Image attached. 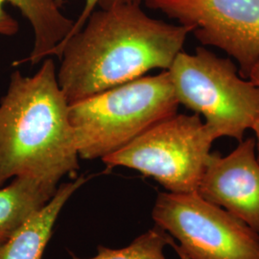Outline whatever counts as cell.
<instances>
[{
    "mask_svg": "<svg viewBox=\"0 0 259 259\" xmlns=\"http://www.w3.org/2000/svg\"><path fill=\"white\" fill-rule=\"evenodd\" d=\"M189 28L148 16L141 5L95 9L83 27L56 48L58 83L69 104L144 76L168 70Z\"/></svg>",
    "mask_w": 259,
    "mask_h": 259,
    "instance_id": "6da1fadb",
    "label": "cell"
},
{
    "mask_svg": "<svg viewBox=\"0 0 259 259\" xmlns=\"http://www.w3.org/2000/svg\"><path fill=\"white\" fill-rule=\"evenodd\" d=\"M85 182L87 179L82 176L58 186L50 201L0 246V259H41L58 216L69 198Z\"/></svg>",
    "mask_w": 259,
    "mask_h": 259,
    "instance_id": "30bf717a",
    "label": "cell"
},
{
    "mask_svg": "<svg viewBox=\"0 0 259 259\" xmlns=\"http://www.w3.org/2000/svg\"><path fill=\"white\" fill-rule=\"evenodd\" d=\"M250 130L253 131L255 136V143H256V150H257V160L259 161V115L257 118L254 120Z\"/></svg>",
    "mask_w": 259,
    "mask_h": 259,
    "instance_id": "9a60e30c",
    "label": "cell"
},
{
    "mask_svg": "<svg viewBox=\"0 0 259 259\" xmlns=\"http://www.w3.org/2000/svg\"><path fill=\"white\" fill-rule=\"evenodd\" d=\"M57 1H58V3L60 5H62L65 0H57ZM142 1L143 0H84V6H83L82 13L78 17V19L75 20L74 25H73V27L71 29L70 34L67 36V37L65 38L62 44H64L66 39H68L71 36H73L76 32H78L81 28L83 27V25L84 24V22L87 21V19H89V17L92 15L93 11L97 9L98 7L99 8H108V7H111V6L127 5V4L142 5ZM61 45H59V46H61Z\"/></svg>",
    "mask_w": 259,
    "mask_h": 259,
    "instance_id": "4fadbf2b",
    "label": "cell"
},
{
    "mask_svg": "<svg viewBox=\"0 0 259 259\" xmlns=\"http://www.w3.org/2000/svg\"><path fill=\"white\" fill-rule=\"evenodd\" d=\"M9 3L19 10L29 21L34 35L33 48L28 58L19 63L37 65L52 55L56 47L70 34L75 20L61 10L57 0H0V35L14 36L19 31L18 22L4 10Z\"/></svg>",
    "mask_w": 259,
    "mask_h": 259,
    "instance_id": "9c48e42d",
    "label": "cell"
},
{
    "mask_svg": "<svg viewBox=\"0 0 259 259\" xmlns=\"http://www.w3.org/2000/svg\"><path fill=\"white\" fill-rule=\"evenodd\" d=\"M169 245L174 249V250H176L177 253H178V255L180 256V258L181 259H189L186 255H185V253L182 251V250L179 249V247H178V245H177L176 243L173 241V239L171 238V240L169 242Z\"/></svg>",
    "mask_w": 259,
    "mask_h": 259,
    "instance_id": "2e32d148",
    "label": "cell"
},
{
    "mask_svg": "<svg viewBox=\"0 0 259 259\" xmlns=\"http://www.w3.org/2000/svg\"><path fill=\"white\" fill-rule=\"evenodd\" d=\"M168 72L180 105L203 115L215 139L243 140L259 115V87L241 77L232 59L199 47L181 51Z\"/></svg>",
    "mask_w": 259,
    "mask_h": 259,
    "instance_id": "277c9868",
    "label": "cell"
},
{
    "mask_svg": "<svg viewBox=\"0 0 259 259\" xmlns=\"http://www.w3.org/2000/svg\"><path fill=\"white\" fill-rule=\"evenodd\" d=\"M248 79L259 87V60L255 63V65L252 66Z\"/></svg>",
    "mask_w": 259,
    "mask_h": 259,
    "instance_id": "5bb4252c",
    "label": "cell"
},
{
    "mask_svg": "<svg viewBox=\"0 0 259 259\" xmlns=\"http://www.w3.org/2000/svg\"><path fill=\"white\" fill-rule=\"evenodd\" d=\"M79 158L53 59L33 76L13 72L0 100V187L18 177L58 186L78 170Z\"/></svg>",
    "mask_w": 259,
    "mask_h": 259,
    "instance_id": "7a4b0ae2",
    "label": "cell"
},
{
    "mask_svg": "<svg viewBox=\"0 0 259 259\" xmlns=\"http://www.w3.org/2000/svg\"><path fill=\"white\" fill-rule=\"evenodd\" d=\"M254 138L226 157L211 154L197 193L232 213L259 234V161Z\"/></svg>",
    "mask_w": 259,
    "mask_h": 259,
    "instance_id": "ba28073f",
    "label": "cell"
},
{
    "mask_svg": "<svg viewBox=\"0 0 259 259\" xmlns=\"http://www.w3.org/2000/svg\"><path fill=\"white\" fill-rule=\"evenodd\" d=\"M152 217L189 259H259V234L197 192L158 193Z\"/></svg>",
    "mask_w": 259,
    "mask_h": 259,
    "instance_id": "8992f818",
    "label": "cell"
},
{
    "mask_svg": "<svg viewBox=\"0 0 259 259\" xmlns=\"http://www.w3.org/2000/svg\"><path fill=\"white\" fill-rule=\"evenodd\" d=\"M168 70L142 76L69 104V119L82 159L108 157L158 122L176 114Z\"/></svg>",
    "mask_w": 259,
    "mask_h": 259,
    "instance_id": "3957f363",
    "label": "cell"
},
{
    "mask_svg": "<svg viewBox=\"0 0 259 259\" xmlns=\"http://www.w3.org/2000/svg\"><path fill=\"white\" fill-rule=\"evenodd\" d=\"M171 238L165 231L155 226L125 248L114 250L99 247L98 254L88 259H166L163 250Z\"/></svg>",
    "mask_w": 259,
    "mask_h": 259,
    "instance_id": "7c38bea8",
    "label": "cell"
},
{
    "mask_svg": "<svg viewBox=\"0 0 259 259\" xmlns=\"http://www.w3.org/2000/svg\"><path fill=\"white\" fill-rule=\"evenodd\" d=\"M58 186L18 177L0 188V246L54 196Z\"/></svg>",
    "mask_w": 259,
    "mask_h": 259,
    "instance_id": "8fae6325",
    "label": "cell"
},
{
    "mask_svg": "<svg viewBox=\"0 0 259 259\" xmlns=\"http://www.w3.org/2000/svg\"><path fill=\"white\" fill-rule=\"evenodd\" d=\"M189 28L203 45L233 58L241 77L248 79L259 60V0H143Z\"/></svg>",
    "mask_w": 259,
    "mask_h": 259,
    "instance_id": "52a82bcc",
    "label": "cell"
},
{
    "mask_svg": "<svg viewBox=\"0 0 259 259\" xmlns=\"http://www.w3.org/2000/svg\"><path fill=\"white\" fill-rule=\"evenodd\" d=\"M215 140L199 114L176 113L102 161L151 177L168 192L192 193L198 190Z\"/></svg>",
    "mask_w": 259,
    "mask_h": 259,
    "instance_id": "5b68a950",
    "label": "cell"
}]
</instances>
